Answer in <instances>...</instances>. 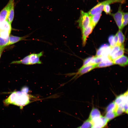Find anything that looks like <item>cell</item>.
Returning <instances> with one entry per match:
<instances>
[{"mask_svg": "<svg viewBox=\"0 0 128 128\" xmlns=\"http://www.w3.org/2000/svg\"><path fill=\"white\" fill-rule=\"evenodd\" d=\"M114 64L109 56L104 57L103 61L97 64L96 68H102L109 66Z\"/></svg>", "mask_w": 128, "mask_h": 128, "instance_id": "7c38bea8", "label": "cell"}, {"mask_svg": "<svg viewBox=\"0 0 128 128\" xmlns=\"http://www.w3.org/2000/svg\"><path fill=\"white\" fill-rule=\"evenodd\" d=\"M109 46L108 44H106L102 45L97 51L96 56H101L104 51Z\"/></svg>", "mask_w": 128, "mask_h": 128, "instance_id": "603a6c76", "label": "cell"}, {"mask_svg": "<svg viewBox=\"0 0 128 128\" xmlns=\"http://www.w3.org/2000/svg\"><path fill=\"white\" fill-rule=\"evenodd\" d=\"M11 24L6 20L0 23V30H6L11 32Z\"/></svg>", "mask_w": 128, "mask_h": 128, "instance_id": "e0dca14e", "label": "cell"}, {"mask_svg": "<svg viewBox=\"0 0 128 128\" xmlns=\"http://www.w3.org/2000/svg\"><path fill=\"white\" fill-rule=\"evenodd\" d=\"M110 4H106L104 6L103 10L107 14L110 15L111 13V9Z\"/></svg>", "mask_w": 128, "mask_h": 128, "instance_id": "4dcf8cb0", "label": "cell"}, {"mask_svg": "<svg viewBox=\"0 0 128 128\" xmlns=\"http://www.w3.org/2000/svg\"><path fill=\"white\" fill-rule=\"evenodd\" d=\"M16 93L15 99L13 105L18 106L22 109L23 106L30 103V96L27 93L22 91H16Z\"/></svg>", "mask_w": 128, "mask_h": 128, "instance_id": "6da1fadb", "label": "cell"}, {"mask_svg": "<svg viewBox=\"0 0 128 128\" xmlns=\"http://www.w3.org/2000/svg\"><path fill=\"white\" fill-rule=\"evenodd\" d=\"M16 95V91L12 92L7 98L3 101L4 104L6 105H13L15 99Z\"/></svg>", "mask_w": 128, "mask_h": 128, "instance_id": "9a60e30c", "label": "cell"}, {"mask_svg": "<svg viewBox=\"0 0 128 128\" xmlns=\"http://www.w3.org/2000/svg\"><path fill=\"white\" fill-rule=\"evenodd\" d=\"M91 128H95L93 127H91Z\"/></svg>", "mask_w": 128, "mask_h": 128, "instance_id": "74e56055", "label": "cell"}, {"mask_svg": "<svg viewBox=\"0 0 128 128\" xmlns=\"http://www.w3.org/2000/svg\"><path fill=\"white\" fill-rule=\"evenodd\" d=\"M4 49H0V58Z\"/></svg>", "mask_w": 128, "mask_h": 128, "instance_id": "8d00e7d4", "label": "cell"}, {"mask_svg": "<svg viewBox=\"0 0 128 128\" xmlns=\"http://www.w3.org/2000/svg\"><path fill=\"white\" fill-rule=\"evenodd\" d=\"M114 112L116 117L120 115L124 112V111L122 108L117 105Z\"/></svg>", "mask_w": 128, "mask_h": 128, "instance_id": "f546056e", "label": "cell"}, {"mask_svg": "<svg viewBox=\"0 0 128 128\" xmlns=\"http://www.w3.org/2000/svg\"><path fill=\"white\" fill-rule=\"evenodd\" d=\"M108 122L105 117L101 116L99 118L92 122L91 127L95 128H103L107 125Z\"/></svg>", "mask_w": 128, "mask_h": 128, "instance_id": "52a82bcc", "label": "cell"}, {"mask_svg": "<svg viewBox=\"0 0 128 128\" xmlns=\"http://www.w3.org/2000/svg\"><path fill=\"white\" fill-rule=\"evenodd\" d=\"M77 22L78 23L79 27L82 30H83L86 28L91 24V17L87 13L81 10L80 16Z\"/></svg>", "mask_w": 128, "mask_h": 128, "instance_id": "3957f363", "label": "cell"}, {"mask_svg": "<svg viewBox=\"0 0 128 128\" xmlns=\"http://www.w3.org/2000/svg\"><path fill=\"white\" fill-rule=\"evenodd\" d=\"M117 33L118 37L117 44L121 46L123 44L125 37L121 30H119Z\"/></svg>", "mask_w": 128, "mask_h": 128, "instance_id": "d6986e66", "label": "cell"}, {"mask_svg": "<svg viewBox=\"0 0 128 128\" xmlns=\"http://www.w3.org/2000/svg\"><path fill=\"white\" fill-rule=\"evenodd\" d=\"M124 52V48L123 44L121 46L120 50L115 54L110 57V59L113 61L114 60L123 55Z\"/></svg>", "mask_w": 128, "mask_h": 128, "instance_id": "ac0fdd59", "label": "cell"}, {"mask_svg": "<svg viewBox=\"0 0 128 128\" xmlns=\"http://www.w3.org/2000/svg\"><path fill=\"white\" fill-rule=\"evenodd\" d=\"M43 51L38 53H33L29 55V65L35 64H41L42 63L40 60V58L43 54Z\"/></svg>", "mask_w": 128, "mask_h": 128, "instance_id": "8992f818", "label": "cell"}, {"mask_svg": "<svg viewBox=\"0 0 128 128\" xmlns=\"http://www.w3.org/2000/svg\"><path fill=\"white\" fill-rule=\"evenodd\" d=\"M101 116L100 111L97 109L93 108L90 114L89 119L92 122L99 118Z\"/></svg>", "mask_w": 128, "mask_h": 128, "instance_id": "4fadbf2b", "label": "cell"}, {"mask_svg": "<svg viewBox=\"0 0 128 128\" xmlns=\"http://www.w3.org/2000/svg\"><path fill=\"white\" fill-rule=\"evenodd\" d=\"M114 36V35H112L110 36L108 38V41L110 45V46L111 48L115 46Z\"/></svg>", "mask_w": 128, "mask_h": 128, "instance_id": "1f68e13d", "label": "cell"}, {"mask_svg": "<svg viewBox=\"0 0 128 128\" xmlns=\"http://www.w3.org/2000/svg\"><path fill=\"white\" fill-rule=\"evenodd\" d=\"M93 57H90L85 59L83 61V66L90 64L91 61Z\"/></svg>", "mask_w": 128, "mask_h": 128, "instance_id": "d6a6232c", "label": "cell"}, {"mask_svg": "<svg viewBox=\"0 0 128 128\" xmlns=\"http://www.w3.org/2000/svg\"><path fill=\"white\" fill-rule=\"evenodd\" d=\"M14 4L12 5L9 12L7 20L11 24L14 18Z\"/></svg>", "mask_w": 128, "mask_h": 128, "instance_id": "ffe728a7", "label": "cell"}, {"mask_svg": "<svg viewBox=\"0 0 128 128\" xmlns=\"http://www.w3.org/2000/svg\"><path fill=\"white\" fill-rule=\"evenodd\" d=\"M123 109L124 112L127 114L128 113V101L124 103L123 106Z\"/></svg>", "mask_w": 128, "mask_h": 128, "instance_id": "836d02e7", "label": "cell"}, {"mask_svg": "<svg viewBox=\"0 0 128 128\" xmlns=\"http://www.w3.org/2000/svg\"><path fill=\"white\" fill-rule=\"evenodd\" d=\"M123 12L122 9L121 5L119 8L118 11L114 14L111 13V15L113 17L119 30H122L123 28L122 21L123 15Z\"/></svg>", "mask_w": 128, "mask_h": 128, "instance_id": "277c9868", "label": "cell"}, {"mask_svg": "<svg viewBox=\"0 0 128 128\" xmlns=\"http://www.w3.org/2000/svg\"><path fill=\"white\" fill-rule=\"evenodd\" d=\"M9 37L4 39L0 37V49H4L8 44L9 41Z\"/></svg>", "mask_w": 128, "mask_h": 128, "instance_id": "cb8c5ba5", "label": "cell"}, {"mask_svg": "<svg viewBox=\"0 0 128 128\" xmlns=\"http://www.w3.org/2000/svg\"><path fill=\"white\" fill-rule=\"evenodd\" d=\"M126 0H106L98 3L89 11L87 13L91 16L98 12L102 11L104 6L106 4H110L116 3L124 4Z\"/></svg>", "mask_w": 128, "mask_h": 128, "instance_id": "7a4b0ae2", "label": "cell"}, {"mask_svg": "<svg viewBox=\"0 0 128 128\" xmlns=\"http://www.w3.org/2000/svg\"><path fill=\"white\" fill-rule=\"evenodd\" d=\"M25 38V37H20L11 36L9 37V41L8 46L9 45L21 40H23Z\"/></svg>", "mask_w": 128, "mask_h": 128, "instance_id": "2e32d148", "label": "cell"}, {"mask_svg": "<svg viewBox=\"0 0 128 128\" xmlns=\"http://www.w3.org/2000/svg\"><path fill=\"white\" fill-rule=\"evenodd\" d=\"M127 101H128V91L123 94L117 96L114 102L117 105L123 108L124 104Z\"/></svg>", "mask_w": 128, "mask_h": 128, "instance_id": "9c48e42d", "label": "cell"}, {"mask_svg": "<svg viewBox=\"0 0 128 128\" xmlns=\"http://www.w3.org/2000/svg\"><path fill=\"white\" fill-rule=\"evenodd\" d=\"M121 47V46L118 44L112 47L109 55L108 56L109 57H110L117 52L120 50Z\"/></svg>", "mask_w": 128, "mask_h": 128, "instance_id": "7402d4cb", "label": "cell"}, {"mask_svg": "<svg viewBox=\"0 0 128 128\" xmlns=\"http://www.w3.org/2000/svg\"><path fill=\"white\" fill-rule=\"evenodd\" d=\"M14 0H9L6 6L0 12V23L7 20L10 10Z\"/></svg>", "mask_w": 128, "mask_h": 128, "instance_id": "5b68a950", "label": "cell"}, {"mask_svg": "<svg viewBox=\"0 0 128 128\" xmlns=\"http://www.w3.org/2000/svg\"><path fill=\"white\" fill-rule=\"evenodd\" d=\"M117 105L115 104L114 102H113L107 106L106 110V112L110 111H114L116 108Z\"/></svg>", "mask_w": 128, "mask_h": 128, "instance_id": "4316f807", "label": "cell"}, {"mask_svg": "<svg viewBox=\"0 0 128 128\" xmlns=\"http://www.w3.org/2000/svg\"><path fill=\"white\" fill-rule=\"evenodd\" d=\"M114 42L115 46L118 44V37L117 33L114 36Z\"/></svg>", "mask_w": 128, "mask_h": 128, "instance_id": "e575fe53", "label": "cell"}, {"mask_svg": "<svg viewBox=\"0 0 128 128\" xmlns=\"http://www.w3.org/2000/svg\"><path fill=\"white\" fill-rule=\"evenodd\" d=\"M92 125L91 121L89 118L85 121L80 128H90Z\"/></svg>", "mask_w": 128, "mask_h": 128, "instance_id": "d4e9b609", "label": "cell"}, {"mask_svg": "<svg viewBox=\"0 0 128 128\" xmlns=\"http://www.w3.org/2000/svg\"><path fill=\"white\" fill-rule=\"evenodd\" d=\"M10 32L6 30H0V37L4 39L9 37Z\"/></svg>", "mask_w": 128, "mask_h": 128, "instance_id": "83f0119b", "label": "cell"}, {"mask_svg": "<svg viewBox=\"0 0 128 128\" xmlns=\"http://www.w3.org/2000/svg\"><path fill=\"white\" fill-rule=\"evenodd\" d=\"M108 121L116 117L114 111H110L106 112L105 116Z\"/></svg>", "mask_w": 128, "mask_h": 128, "instance_id": "484cf974", "label": "cell"}, {"mask_svg": "<svg viewBox=\"0 0 128 128\" xmlns=\"http://www.w3.org/2000/svg\"><path fill=\"white\" fill-rule=\"evenodd\" d=\"M97 64H90L82 66L78 69L77 72L76 73L74 77L81 76L91 71L96 68Z\"/></svg>", "mask_w": 128, "mask_h": 128, "instance_id": "ba28073f", "label": "cell"}, {"mask_svg": "<svg viewBox=\"0 0 128 128\" xmlns=\"http://www.w3.org/2000/svg\"><path fill=\"white\" fill-rule=\"evenodd\" d=\"M21 91L26 93H28L29 91V89L27 87H25L22 89Z\"/></svg>", "mask_w": 128, "mask_h": 128, "instance_id": "d590c367", "label": "cell"}, {"mask_svg": "<svg viewBox=\"0 0 128 128\" xmlns=\"http://www.w3.org/2000/svg\"><path fill=\"white\" fill-rule=\"evenodd\" d=\"M22 64L26 65H29V55L25 57L22 59L19 60L14 61L11 62V64Z\"/></svg>", "mask_w": 128, "mask_h": 128, "instance_id": "44dd1931", "label": "cell"}, {"mask_svg": "<svg viewBox=\"0 0 128 128\" xmlns=\"http://www.w3.org/2000/svg\"><path fill=\"white\" fill-rule=\"evenodd\" d=\"M94 28L91 23L86 28L82 30V44L83 46L85 45L86 43L87 38L91 32Z\"/></svg>", "mask_w": 128, "mask_h": 128, "instance_id": "30bf717a", "label": "cell"}, {"mask_svg": "<svg viewBox=\"0 0 128 128\" xmlns=\"http://www.w3.org/2000/svg\"><path fill=\"white\" fill-rule=\"evenodd\" d=\"M128 23V13L123 12V15L122 26L123 27L126 25Z\"/></svg>", "mask_w": 128, "mask_h": 128, "instance_id": "f1b7e54d", "label": "cell"}, {"mask_svg": "<svg viewBox=\"0 0 128 128\" xmlns=\"http://www.w3.org/2000/svg\"><path fill=\"white\" fill-rule=\"evenodd\" d=\"M102 11L98 12L91 16V23L94 28L99 21L101 15Z\"/></svg>", "mask_w": 128, "mask_h": 128, "instance_id": "5bb4252c", "label": "cell"}, {"mask_svg": "<svg viewBox=\"0 0 128 128\" xmlns=\"http://www.w3.org/2000/svg\"><path fill=\"white\" fill-rule=\"evenodd\" d=\"M114 64H118L122 66H124L128 64V58L123 55L114 60L113 61Z\"/></svg>", "mask_w": 128, "mask_h": 128, "instance_id": "8fae6325", "label": "cell"}]
</instances>
